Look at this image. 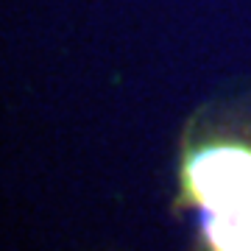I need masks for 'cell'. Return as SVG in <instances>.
Returning <instances> with one entry per match:
<instances>
[{"mask_svg": "<svg viewBox=\"0 0 251 251\" xmlns=\"http://www.w3.org/2000/svg\"><path fill=\"white\" fill-rule=\"evenodd\" d=\"M187 187L190 196L206 206V212L251 198V148L221 145L204 151L190 162Z\"/></svg>", "mask_w": 251, "mask_h": 251, "instance_id": "6da1fadb", "label": "cell"}, {"mask_svg": "<svg viewBox=\"0 0 251 251\" xmlns=\"http://www.w3.org/2000/svg\"><path fill=\"white\" fill-rule=\"evenodd\" d=\"M206 243L212 251H251V198L209 212Z\"/></svg>", "mask_w": 251, "mask_h": 251, "instance_id": "7a4b0ae2", "label": "cell"}]
</instances>
